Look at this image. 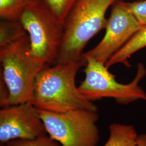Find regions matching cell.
I'll list each match as a JSON object with an SVG mask.
<instances>
[{
	"label": "cell",
	"instance_id": "obj_9",
	"mask_svg": "<svg viewBox=\"0 0 146 146\" xmlns=\"http://www.w3.org/2000/svg\"><path fill=\"white\" fill-rule=\"evenodd\" d=\"M146 47V24L131 37L105 64L107 68L118 63L127 64L128 58L135 52Z\"/></svg>",
	"mask_w": 146,
	"mask_h": 146
},
{
	"label": "cell",
	"instance_id": "obj_12",
	"mask_svg": "<svg viewBox=\"0 0 146 146\" xmlns=\"http://www.w3.org/2000/svg\"><path fill=\"white\" fill-rule=\"evenodd\" d=\"M35 0H0V16L2 20L19 21L27 7Z\"/></svg>",
	"mask_w": 146,
	"mask_h": 146
},
{
	"label": "cell",
	"instance_id": "obj_7",
	"mask_svg": "<svg viewBox=\"0 0 146 146\" xmlns=\"http://www.w3.org/2000/svg\"><path fill=\"white\" fill-rule=\"evenodd\" d=\"M141 27L125 2L116 0L107 19L104 38L94 48L84 53V58H91L106 64Z\"/></svg>",
	"mask_w": 146,
	"mask_h": 146
},
{
	"label": "cell",
	"instance_id": "obj_6",
	"mask_svg": "<svg viewBox=\"0 0 146 146\" xmlns=\"http://www.w3.org/2000/svg\"><path fill=\"white\" fill-rule=\"evenodd\" d=\"M47 134L61 146H96L99 141L97 111L76 110L54 113L38 110Z\"/></svg>",
	"mask_w": 146,
	"mask_h": 146
},
{
	"label": "cell",
	"instance_id": "obj_14",
	"mask_svg": "<svg viewBox=\"0 0 146 146\" xmlns=\"http://www.w3.org/2000/svg\"><path fill=\"white\" fill-rule=\"evenodd\" d=\"M1 146H61L49 136L44 135L35 139H19L9 141Z\"/></svg>",
	"mask_w": 146,
	"mask_h": 146
},
{
	"label": "cell",
	"instance_id": "obj_5",
	"mask_svg": "<svg viewBox=\"0 0 146 146\" xmlns=\"http://www.w3.org/2000/svg\"><path fill=\"white\" fill-rule=\"evenodd\" d=\"M85 78L78 87V91L87 99L113 98L121 104H128L139 100L146 101V93L139 86L146 75V69L139 63L134 79L128 84H122L115 79L104 63L91 58H84Z\"/></svg>",
	"mask_w": 146,
	"mask_h": 146
},
{
	"label": "cell",
	"instance_id": "obj_16",
	"mask_svg": "<svg viewBox=\"0 0 146 146\" xmlns=\"http://www.w3.org/2000/svg\"><path fill=\"white\" fill-rule=\"evenodd\" d=\"M137 146H146V134L138 136Z\"/></svg>",
	"mask_w": 146,
	"mask_h": 146
},
{
	"label": "cell",
	"instance_id": "obj_13",
	"mask_svg": "<svg viewBox=\"0 0 146 146\" xmlns=\"http://www.w3.org/2000/svg\"><path fill=\"white\" fill-rule=\"evenodd\" d=\"M60 21L64 22L77 0H42Z\"/></svg>",
	"mask_w": 146,
	"mask_h": 146
},
{
	"label": "cell",
	"instance_id": "obj_3",
	"mask_svg": "<svg viewBox=\"0 0 146 146\" xmlns=\"http://www.w3.org/2000/svg\"><path fill=\"white\" fill-rule=\"evenodd\" d=\"M3 79L9 93V106L28 102L31 99L37 74L47 67L33 56L28 34L6 47L0 48Z\"/></svg>",
	"mask_w": 146,
	"mask_h": 146
},
{
	"label": "cell",
	"instance_id": "obj_8",
	"mask_svg": "<svg viewBox=\"0 0 146 146\" xmlns=\"http://www.w3.org/2000/svg\"><path fill=\"white\" fill-rule=\"evenodd\" d=\"M47 135L38 110L31 102L0 110V145L19 139H35Z\"/></svg>",
	"mask_w": 146,
	"mask_h": 146
},
{
	"label": "cell",
	"instance_id": "obj_1",
	"mask_svg": "<svg viewBox=\"0 0 146 146\" xmlns=\"http://www.w3.org/2000/svg\"><path fill=\"white\" fill-rule=\"evenodd\" d=\"M84 63L55 64L40 70L29 102L38 110L63 113L76 110L98 111V107L78 91L75 78Z\"/></svg>",
	"mask_w": 146,
	"mask_h": 146
},
{
	"label": "cell",
	"instance_id": "obj_2",
	"mask_svg": "<svg viewBox=\"0 0 146 146\" xmlns=\"http://www.w3.org/2000/svg\"><path fill=\"white\" fill-rule=\"evenodd\" d=\"M116 0H77L63 22V35L54 64L86 63L84 48L92 38L105 28L106 13Z\"/></svg>",
	"mask_w": 146,
	"mask_h": 146
},
{
	"label": "cell",
	"instance_id": "obj_11",
	"mask_svg": "<svg viewBox=\"0 0 146 146\" xmlns=\"http://www.w3.org/2000/svg\"><path fill=\"white\" fill-rule=\"evenodd\" d=\"M27 35L19 21L2 20L0 22V48L6 47Z\"/></svg>",
	"mask_w": 146,
	"mask_h": 146
},
{
	"label": "cell",
	"instance_id": "obj_10",
	"mask_svg": "<svg viewBox=\"0 0 146 146\" xmlns=\"http://www.w3.org/2000/svg\"><path fill=\"white\" fill-rule=\"evenodd\" d=\"M109 130V139L103 146H137L139 136L133 125L114 123Z\"/></svg>",
	"mask_w": 146,
	"mask_h": 146
},
{
	"label": "cell",
	"instance_id": "obj_4",
	"mask_svg": "<svg viewBox=\"0 0 146 146\" xmlns=\"http://www.w3.org/2000/svg\"><path fill=\"white\" fill-rule=\"evenodd\" d=\"M19 21L29 37L33 56L45 66L54 64L62 43L63 22L42 0L28 5Z\"/></svg>",
	"mask_w": 146,
	"mask_h": 146
},
{
	"label": "cell",
	"instance_id": "obj_15",
	"mask_svg": "<svg viewBox=\"0 0 146 146\" xmlns=\"http://www.w3.org/2000/svg\"><path fill=\"white\" fill-rule=\"evenodd\" d=\"M128 9L141 26L146 24V0H140L133 2H125Z\"/></svg>",
	"mask_w": 146,
	"mask_h": 146
}]
</instances>
